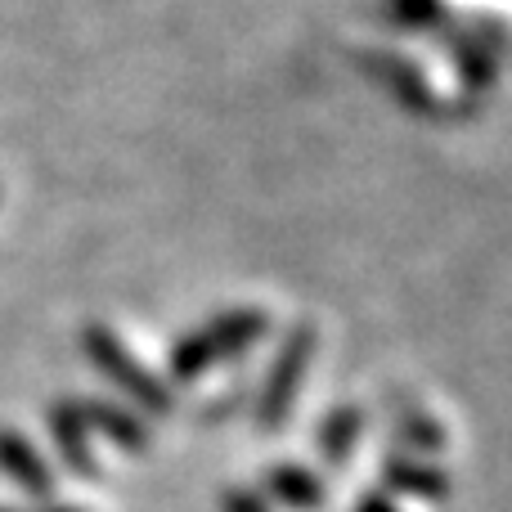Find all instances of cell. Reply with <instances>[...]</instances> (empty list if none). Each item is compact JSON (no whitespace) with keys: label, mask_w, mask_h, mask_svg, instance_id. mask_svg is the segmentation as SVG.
Instances as JSON below:
<instances>
[{"label":"cell","mask_w":512,"mask_h":512,"mask_svg":"<svg viewBox=\"0 0 512 512\" xmlns=\"http://www.w3.org/2000/svg\"><path fill=\"white\" fill-rule=\"evenodd\" d=\"M81 351H86V360L95 364L99 373H108L140 409H149V414H171V387L158 373H149V364H144L140 355L126 351V342L108 324H90L86 333H81Z\"/></svg>","instance_id":"obj_1"},{"label":"cell","mask_w":512,"mask_h":512,"mask_svg":"<svg viewBox=\"0 0 512 512\" xmlns=\"http://www.w3.org/2000/svg\"><path fill=\"white\" fill-rule=\"evenodd\" d=\"M261 333H265L261 310H225L221 319H212L207 328H194V333L171 351V373H176L180 382H194L198 373H207L212 364L248 351Z\"/></svg>","instance_id":"obj_2"},{"label":"cell","mask_w":512,"mask_h":512,"mask_svg":"<svg viewBox=\"0 0 512 512\" xmlns=\"http://www.w3.org/2000/svg\"><path fill=\"white\" fill-rule=\"evenodd\" d=\"M310 355H315V328L310 324H297L288 333V342L279 346L270 364V378H265V391H261V405H256V418L261 427H279L292 409V396L301 387V373L310 369Z\"/></svg>","instance_id":"obj_3"},{"label":"cell","mask_w":512,"mask_h":512,"mask_svg":"<svg viewBox=\"0 0 512 512\" xmlns=\"http://www.w3.org/2000/svg\"><path fill=\"white\" fill-rule=\"evenodd\" d=\"M50 432H54V441H59L63 463H68L72 472H81V477H99V459L86 445V414H81L77 400H59V405H50Z\"/></svg>","instance_id":"obj_4"},{"label":"cell","mask_w":512,"mask_h":512,"mask_svg":"<svg viewBox=\"0 0 512 512\" xmlns=\"http://www.w3.org/2000/svg\"><path fill=\"white\" fill-rule=\"evenodd\" d=\"M81 414H86V423H95L113 445H122L126 454L149 450V427H144L131 409H117V405H108V400H86Z\"/></svg>","instance_id":"obj_5"},{"label":"cell","mask_w":512,"mask_h":512,"mask_svg":"<svg viewBox=\"0 0 512 512\" xmlns=\"http://www.w3.org/2000/svg\"><path fill=\"white\" fill-rule=\"evenodd\" d=\"M0 468H5L9 477H14L18 486L27 490V495H36V499H50L54 481H50V472H45V463L36 459V450L23 441V436H14V432H0Z\"/></svg>","instance_id":"obj_6"},{"label":"cell","mask_w":512,"mask_h":512,"mask_svg":"<svg viewBox=\"0 0 512 512\" xmlns=\"http://www.w3.org/2000/svg\"><path fill=\"white\" fill-rule=\"evenodd\" d=\"M369 68L378 72L382 86H387L405 108H414V113H432V108H436L432 90H427V77L414 68V63H405V59H387V54H382V59H373V63H369Z\"/></svg>","instance_id":"obj_7"},{"label":"cell","mask_w":512,"mask_h":512,"mask_svg":"<svg viewBox=\"0 0 512 512\" xmlns=\"http://www.w3.org/2000/svg\"><path fill=\"white\" fill-rule=\"evenodd\" d=\"M360 427H364V409L360 405H337L328 414L324 432H319V445H324V459L328 463H346L360 441Z\"/></svg>","instance_id":"obj_8"},{"label":"cell","mask_w":512,"mask_h":512,"mask_svg":"<svg viewBox=\"0 0 512 512\" xmlns=\"http://www.w3.org/2000/svg\"><path fill=\"white\" fill-rule=\"evenodd\" d=\"M387 486L405 490V495H423V499H445L450 495V481H445L436 468L414 463V459H391L387 463Z\"/></svg>","instance_id":"obj_9"},{"label":"cell","mask_w":512,"mask_h":512,"mask_svg":"<svg viewBox=\"0 0 512 512\" xmlns=\"http://www.w3.org/2000/svg\"><path fill=\"white\" fill-rule=\"evenodd\" d=\"M270 490L292 508H319L324 504V486H319L306 468H274L270 472Z\"/></svg>","instance_id":"obj_10"},{"label":"cell","mask_w":512,"mask_h":512,"mask_svg":"<svg viewBox=\"0 0 512 512\" xmlns=\"http://www.w3.org/2000/svg\"><path fill=\"white\" fill-rule=\"evenodd\" d=\"M400 441L414 445V450H441V427L427 414H418V409H405V418H400Z\"/></svg>","instance_id":"obj_11"},{"label":"cell","mask_w":512,"mask_h":512,"mask_svg":"<svg viewBox=\"0 0 512 512\" xmlns=\"http://www.w3.org/2000/svg\"><path fill=\"white\" fill-rule=\"evenodd\" d=\"M396 18L405 27H441L445 23V0H391Z\"/></svg>","instance_id":"obj_12"},{"label":"cell","mask_w":512,"mask_h":512,"mask_svg":"<svg viewBox=\"0 0 512 512\" xmlns=\"http://www.w3.org/2000/svg\"><path fill=\"white\" fill-rule=\"evenodd\" d=\"M225 512H265V508L256 504L252 495H230V499H225Z\"/></svg>","instance_id":"obj_13"},{"label":"cell","mask_w":512,"mask_h":512,"mask_svg":"<svg viewBox=\"0 0 512 512\" xmlns=\"http://www.w3.org/2000/svg\"><path fill=\"white\" fill-rule=\"evenodd\" d=\"M355 512H396V508H391V504H387V499H382V495H369V499H364V504L355 508Z\"/></svg>","instance_id":"obj_14"},{"label":"cell","mask_w":512,"mask_h":512,"mask_svg":"<svg viewBox=\"0 0 512 512\" xmlns=\"http://www.w3.org/2000/svg\"><path fill=\"white\" fill-rule=\"evenodd\" d=\"M59 512H81V508H59Z\"/></svg>","instance_id":"obj_15"}]
</instances>
